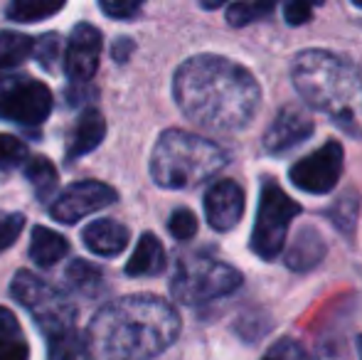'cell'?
Segmentation results:
<instances>
[{"instance_id":"obj_27","label":"cell","mask_w":362,"mask_h":360,"mask_svg":"<svg viewBox=\"0 0 362 360\" xmlns=\"http://www.w3.org/2000/svg\"><path fill=\"white\" fill-rule=\"evenodd\" d=\"M59 50H62V42H59L57 33H47V35H42L40 40H35V59H37L45 69L57 67Z\"/></svg>"},{"instance_id":"obj_32","label":"cell","mask_w":362,"mask_h":360,"mask_svg":"<svg viewBox=\"0 0 362 360\" xmlns=\"http://www.w3.org/2000/svg\"><path fill=\"white\" fill-rule=\"evenodd\" d=\"M144 3H146V0H99L104 15H109V18H114V20L134 18Z\"/></svg>"},{"instance_id":"obj_31","label":"cell","mask_w":362,"mask_h":360,"mask_svg":"<svg viewBox=\"0 0 362 360\" xmlns=\"http://www.w3.org/2000/svg\"><path fill=\"white\" fill-rule=\"evenodd\" d=\"M25 227V217L20 212H0V252L15 245Z\"/></svg>"},{"instance_id":"obj_4","label":"cell","mask_w":362,"mask_h":360,"mask_svg":"<svg viewBox=\"0 0 362 360\" xmlns=\"http://www.w3.org/2000/svg\"><path fill=\"white\" fill-rule=\"evenodd\" d=\"M224 166H227V153L222 146L180 129L160 134L151 153L153 180L168 190L200 185L219 173Z\"/></svg>"},{"instance_id":"obj_20","label":"cell","mask_w":362,"mask_h":360,"mask_svg":"<svg viewBox=\"0 0 362 360\" xmlns=\"http://www.w3.org/2000/svg\"><path fill=\"white\" fill-rule=\"evenodd\" d=\"M64 3L67 0H10L5 15L15 23H40L59 13Z\"/></svg>"},{"instance_id":"obj_22","label":"cell","mask_w":362,"mask_h":360,"mask_svg":"<svg viewBox=\"0 0 362 360\" xmlns=\"http://www.w3.org/2000/svg\"><path fill=\"white\" fill-rule=\"evenodd\" d=\"M35 54V40L20 33H0V69H10L15 64Z\"/></svg>"},{"instance_id":"obj_15","label":"cell","mask_w":362,"mask_h":360,"mask_svg":"<svg viewBox=\"0 0 362 360\" xmlns=\"http://www.w3.org/2000/svg\"><path fill=\"white\" fill-rule=\"evenodd\" d=\"M104 136H106V121L101 116V111L86 109L79 116V121H76L72 139L67 144V161H76L89 153V151H94L104 141Z\"/></svg>"},{"instance_id":"obj_2","label":"cell","mask_w":362,"mask_h":360,"mask_svg":"<svg viewBox=\"0 0 362 360\" xmlns=\"http://www.w3.org/2000/svg\"><path fill=\"white\" fill-rule=\"evenodd\" d=\"M180 333V316L160 296L139 294L106 303L86 328L89 360H151Z\"/></svg>"},{"instance_id":"obj_8","label":"cell","mask_w":362,"mask_h":360,"mask_svg":"<svg viewBox=\"0 0 362 360\" xmlns=\"http://www.w3.org/2000/svg\"><path fill=\"white\" fill-rule=\"evenodd\" d=\"M52 111V91L47 84L25 74L0 77V119L23 126H40Z\"/></svg>"},{"instance_id":"obj_14","label":"cell","mask_w":362,"mask_h":360,"mask_svg":"<svg viewBox=\"0 0 362 360\" xmlns=\"http://www.w3.org/2000/svg\"><path fill=\"white\" fill-rule=\"evenodd\" d=\"M81 240H84L86 250H91L94 255L116 257L129 247V230L121 222L101 217V220H94L86 227Z\"/></svg>"},{"instance_id":"obj_17","label":"cell","mask_w":362,"mask_h":360,"mask_svg":"<svg viewBox=\"0 0 362 360\" xmlns=\"http://www.w3.org/2000/svg\"><path fill=\"white\" fill-rule=\"evenodd\" d=\"M325 257V242L315 227H303L286 252V265L296 272H308Z\"/></svg>"},{"instance_id":"obj_11","label":"cell","mask_w":362,"mask_h":360,"mask_svg":"<svg viewBox=\"0 0 362 360\" xmlns=\"http://www.w3.org/2000/svg\"><path fill=\"white\" fill-rule=\"evenodd\" d=\"M101 33L89 23H79L72 30L67 52H64V72L72 82H89L99 69Z\"/></svg>"},{"instance_id":"obj_24","label":"cell","mask_w":362,"mask_h":360,"mask_svg":"<svg viewBox=\"0 0 362 360\" xmlns=\"http://www.w3.org/2000/svg\"><path fill=\"white\" fill-rule=\"evenodd\" d=\"M67 281L72 284L74 289L79 291H96L104 281V274H101L99 267H94L91 262H84V260H74L72 265L67 267Z\"/></svg>"},{"instance_id":"obj_5","label":"cell","mask_w":362,"mask_h":360,"mask_svg":"<svg viewBox=\"0 0 362 360\" xmlns=\"http://www.w3.org/2000/svg\"><path fill=\"white\" fill-rule=\"evenodd\" d=\"M239 286H242V274L234 267L212 260L207 255L182 257L170 279L173 296L180 303H187V306L229 296Z\"/></svg>"},{"instance_id":"obj_23","label":"cell","mask_w":362,"mask_h":360,"mask_svg":"<svg viewBox=\"0 0 362 360\" xmlns=\"http://www.w3.org/2000/svg\"><path fill=\"white\" fill-rule=\"evenodd\" d=\"M279 3L281 0H239L227 10V20L232 28H242V25H249L259 18H267Z\"/></svg>"},{"instance_id":"obj_7","label":"cell","mask_w":362,"mask_h":360,"mask_svg":"<svg viewBox=\"0 0 362 360\" xmlns=\"http://www.w3.org/2000/svg\"><path fill=\"white\" fill-rule=\"evenodd\" d=\"M300 215V205L291 200L276 182H264L262 197H259L257 222L252 232V250L257 257L272 262L281 255L284 242H286L288 227L293 217Z\"/></svg>"},{"instance_id":"obj_28","label":"cell","mask_w":362,"mask_h":360,"mask_svg":"<svg viewBox=\"0 0 362 360\" xmlns=\"http://www.w3.org/2000/svg\"><path fill=\"white\" fill-rule=\"evenodd\" d=\"M168 230H170V235L175 237V240H192L197 232V217L192 215L187 207H180V210L173 212L170 220H168Z\"/></svg>"},{"instance_id":"obj_35","label":"cell","mask_w":362,"mask_h":360,"mask_svg":"<svg viewBox=\"0 0 362 360\" xmlns=\"http://www.w3.org/2000/svg\"><path fill=\"white\" fill-rule=\"evenodd\" d=\"M353 3L358 5V8H362V0H353Z\"/></svg>"},{"instance_id":"obj_1","label":"cell","mask_w":362,"mask_h":360,"mask_svg":"<svg viewBox=\"0 0 362 360\" xmlns=\"http://www.w3.org/2000/svg\"><path fill=\"white\" fill-rule=\"evenodd\" d=\"M173 96L192 124L215 134L247 129L262 104L254 74L219 54L185 59L173 77Z\"/></svg>"},{"instance_id":"obj_33","label":"cell","mask_w":362,"mask_h":360,"mask_svg":"<svg viewBox=\"0 0 362 360\" xmlns=\"http://www.w3.org/2000/svg\"><path fill=\"white\" fill-rule=\"evenodd\" d=\"M202 3V8H207V10H215V8H219V5H224L227 0H200Z\"/></svg>"},{"instance_id":"obj_3","label":"cell","mask_w":362,"mask_h":360,"mask_svg":"<svg viewBox=\"0 0 362 360\" xmlns=\"http://www.w3.org/2000/svg\"><path fill=\"white\" fill-rule=\"evenodd\" d=\"M291 79L310 109L343 134L362 139V67L328 50H305L291 64Z\"/></svg>"},{"instance_id":"obj_29","label":"cell","mask_w":362,"mask_h":360,"mask_svg":"<svg viewBox=\"0 0 362 360\" xmlns=\"http://www.w3.org/2000/svg\"><path fill=\"white\" fill-rule=\"evenodd\" d=\"M323 0H286L284 3V18L288 25H303L313 18V10L320 8Z\"/></svg>"},{"instance_id":"obj_21","label":"cell","mask_w":362,"mask_h":360,"mask_svg":"<svg viewBox=\"0 0 362 360\" xmlns=\"http://www.w3.org/2000/svg\"><path fill=\"white\" fill-rule=\"evenodd\" d=\"M25 178L35 187V195L42 202H47L49 195H54V190H57V170L42 156L28 158V163H25Z\"/></svg>"},{"instance_id":"obj_16","label":"cell","mask_w":362,"mask_h":360,"mask_svg":"<svg viewBox=\"0 0 362 360\" xmlns=\"http://www.w3.org/2000/svg\"><path fill=\"white\" fill-rule=\"evenodd\" d=\"M163 269H165V250H163L160 240L153 232H144L129 265H126V274L129 277H156Z\"/></svg>"},{"instance_id":"obj_13","label":"cell","mask_w":362,"mask_h":360,"mask_svg":"<svg viewBox=\"0 0 362 360\" xmlns=\"http://www.w3.org/2000/svg\"><path fill=\"white\" fill-rule=\"evenodd\" d=\"M313 134V121L305 111L298 106H284L279 116L272 121L264 136V149L272 153H284V151L293 149V146L303 144L308 136Z\"/></svg>"},{"instance_id":"obj_9","label":"cell","mask_w":362,"mask_h":360,"mask_svg":"<svg viewBox=\"0 0 362 360\" xmlns=\"http://www.w3.org/2000/svg\"><path fill=\"white\" fill-rule=\"evenodd\" d=\"M340 173H343V146L338 141H328L318 151L298 161L288 175L298 190L310 195H325L338 185Z\"/></svg>"},{"instance_id":"obj_30","label":"cell","mask_w":362,"mask_h":360,"mask_svg":"<svg viewBox=\"0 0 362 360\" xmlns=\"http://www.w3.org/2000/svg\"><path fill=\"white\" fill-rule=\"evenodd\" d=\"M262 360H313V358L308 356V351H305L298 341H293V338H284V341L274 343Z\"/></svg>"},{"instance_id":"obj_10","label":"cell","mask_w":362,"mask_h":360,"mask_svg":"<svg viewBox=\"0 0 362 360\" xmlns=\"http://www.w3.org/2000/svg\"><path fill=\"white\" fill-rule=\"evenodd\" d=\"M116 200H119V195H116L114 187L106 185V182L79 180V182H74V185H69L67 190L52 202L49 212H52L54 220L62 222V225H74L81 217L114 205Z\"/></svg>"},{"instance_id":"obj_34","label":"cell","mask_w":362,"mask_h":360,"mask_svg":"<svg viewBox=\"0 0 362 360\" xmlns=\"http://www.w3.org/2000/svg\"><path fill=\"white\" fill-rule=\"evenodd\" d=\"M358 353H360V360H362V336L358 338Z\"/></svg>"},{"instance_id":"obj_19","label":"cell","mask_w":362,"mask_h":360,"mask_svg":"<svg viewBox=\"0 0 362 360\" xmlns=\"http://www.w3.org/2000/svg\"><path fill=\"white\" fill-rule=\"evenodd\" d=\"M0 360H30V346L20 321L5 306H0Z\"/></svg>"},{"instance_id":"obj_6","label":"cell","mask_w":362,"mask_h":360,"mask_svg":"<svg viewBox=\"0 0 362 360\" xmlns=\"http://www.w3.org/2000/svg\"><path fill=\"white\" fill-rule=\"evenodd\" d=\"M10 294L18 303H23L33 318L37 321L45 341L62 336L76 328V308L67 296L45 279L35 277L33 272H18L10 284Z\"/></svg>"},{"instance_id":"obj_26","label":"cell","mask_w":362,"mask_h":360,"mask_svg":"<svg viewBox=\"0 0 362 360\" xmlns=\"http://www.w3.org/2000/svg\"><path fill=\"white\" fill-rule=\"evenodd\" d=\"M28 161V146L18 136L0 134V168L8 170Z\"/></svg>"},{"instance_id":"obj_12","label":"cell","mask_w":362,"mask_h":360,"mask_svg":"<svg viewBox=\"0 0 362 360\" xmlns=\"http://www.w3.org/2000/svg\"><path fill=\"white\" fill-rule=\"evenodd\" d=\"M205 215L210 227L217 232L237 227L244 215V190L239 182L229 178L217 180L205 195Z\"/></svg>"},{"instance_id":"obj_25","label":"cell","mask_w":362,"mask_h":360,"mask_svg":"<svg viewBox=\"0 0 362 360\" xmlns=\"http://www.w3.org/2000/svg\"><path fill=\"white\" fill-rule=\"evenodd\" d=\"M358 207H360L358 195H355V192L350 190L348 195L338 197V200H335V205L328 210L330 222H333V225L338 227V230L353 232V227H355V215H358Z\"/></svg>"},{"instance_id":"obj_18","label":"cell","mask_w":362,"mask_h":360,"mask_svg":"<svg viewBox=\"0 0 362 360\" xmlns=\"http://www.w3.org/2000/svg\"><path fill=\"white\" fill-rule=\"evenodd\" d=\"M69 252V242L62 235L47 230V227H35L33 240H30V257L37 267H54L59 260H64Z\"/></svg>"}]
</instances>
